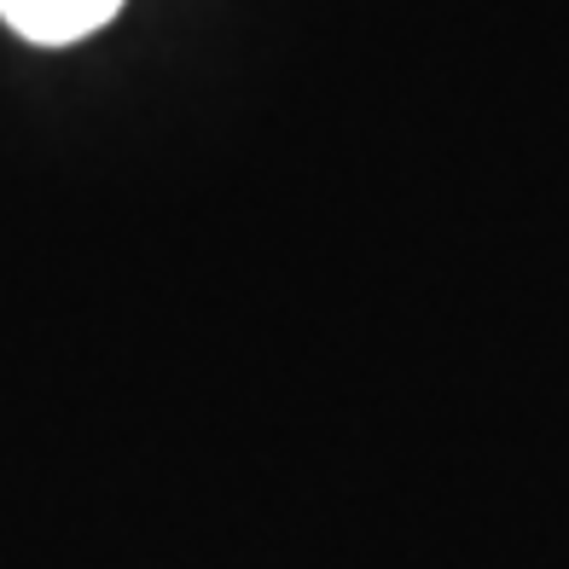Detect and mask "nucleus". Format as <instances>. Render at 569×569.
<instances>
[{"mask_svg":"<svg viewBox=\"0 0 569 569\" xmlns=\"http://www.w3.org/2000/svg\"><path fill=\"white\" fill-rule=\"evenodd\" d=\"M122 12V0H0V18L7 30L36 41V47H70V41H88L93 30Z\"/></svg>","mask_w":569,"mask_h":569,"instance_id":"1","label":"nucleus"}]
</instances>
